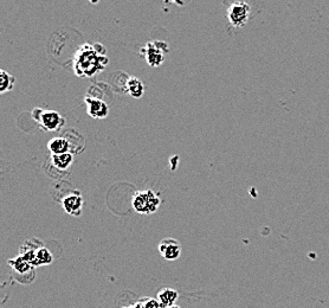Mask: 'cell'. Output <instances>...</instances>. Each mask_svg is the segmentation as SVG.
<instances>
[{
    "label": "cell",
    "instance_id": "6da1fadb",
    "mask_svg": "<svg viewBox=\"0 0 329 308\" xmlns=\"http://www.w3.org/2000/svg\"><path fill=\"white\" fill-rule=\"evenodd\" d=\"M105 48L101 44H83L74 56V71L78 77H92L107 67Z\"/></svg>",
    "mask_w": 329,
    "mask_h": 308
},
{
    "label": "cell",
    "instance_id": "7a4b0ae2",
    "mask_svg": "<svg viewBox=\"0 0 329 308\" xmlns=\"http://www.w3.org/2000/svg\"><path fill=\"white\" fill-rule=\"evenodd\" d=\"M161 204L160 195L154 192L153 190L147 189L141 190V191L135 192L131 199V205L133 209L141 215H152L158 210Z\"/></svg>",
    "mask_w": 329,
    "mask_h": 308
},
{
    "label": "cell",
    "instance_id": "3957f363",
    "mask_svg": "<svg viewBox=\"0 0 329 308\" xmlns=\"http://www.w3.org/2000/svg\"><path fill=\"white\" fill-rule=\"evenodd\" d=\"M31 115L38 126L45 132H59L65 125V119L56 110L35 108Z\"/></svg>",
    "mask_w": 329,
    "mask_h": 308
},
{
    "label": "cell",
    "instance_id": "277c9868",
    "mask_svg": "<svg viewBox=\"0 0 329 308\" xmlns=\"http://www.w3.org/2000/svg\"><path fill=\"white\" fill-rule=\"evenodd\" d=\"M167 52H169V47L166 42L153 40L148 42V43L141 49L140 54L146 59L148 66L158 68L164 63L165 56Z\"/></svg>",
    "mask_w": 329,
    "mask_h": 308
},
{
    "label": "cell",
    "instance_id": "5b68a950",
    "mask_svg": "<svg viewBox=\"0 0 329 308\" xmlns=\"http://www.w3.org/2000/svg\"><path fill=\"white\" fill-rule=\"evenodd\" d=\"M251 7L245 2H234L228 7L226 16L233 28L239 29L247 25V23L250 18Z\"/></svg>",
    "mask_w": 329,
    "mask_h": 308
},
{
    "label": "cell",
    "instance_id": "8992f818",
    "mask_svg": "<svg viewBox=\"0 0 329 308\" xmlns=\"http://www.w3.org/2000/svg\"><path fill=\"white\" fill-rule=\"evenodd\" d=\"M84 102L86 105V112H88L89 116L93 117V119H105L109 114V106L107 102L98 97L94 96H88L84 97Z\"/></svg>",
    "mask_w": 329,
    "mask_h": 308
},
{
    "label": "cell",
    "instance_id": "52a82bcc",
    "mask_svg": "<svg viewBox=\"0 0 329 308\" xmlns=\"http://www.w3.org/2000/svg\"><path fill=\"white\" fill-rule=\"evenodd\" d=\"M62 205L64 211H65L68 215L77 217V216L82 214L84 199H83L81 192L75 190V191L69 193L67 197H64L62 199Z\"/></svg>",
    "mask_w": 329,
    "mask_h": 308
},
{
    "label": "cell",
    "instance_id": "ba28073f",
    "mask_svg": "<svg viewBox=\"0 0 329 308\" xmlns=\"http://www.w3.org/2000/svg\"><path fill=\"white\" fill-rule=\"evenodd\" d=\"M159 253L165 260L174 261L180 257L181 245L174 238H165L159 244Z\"/></svg>",
    "mask_w": 329,
    "mask_h": 308
},
{
    "label": "cell",
    "instance_id": "9c48e42d",
    "mask_svg": "<svg viewBox=\"0 0 329 308\" xmlns=\"http://www.w3.org/2000/svg\"><path fill=\"white\" fill-rule=\"evenodd\" d=\"M9 264L11 265V268H12V271L16 273V275H19V277L17 279L18 281L21 280V276L29 277V274L30 275H35L36 267H33L31 263H29L28 261L24 260L20 255H18L17 257L9 260Z\"/></svg>",
    "mask_w": 329,
    "mask_h": 308
},
{
    "label": "cell",
    "instance_id": "30bf717a",
    "mask_svg": "<svg viewBox=\"0 0 329 308\" xmlns=\"http://www.w3.org/2000/svg\"><path fill=\"white\" fill-rule=\"evenodd\" d=\"M48 150L50 151L51 155L54 154H64L69 153L71 151L70 141L63 136H57V138L51 139L48 143Z\"/></svg>",
    "mask_w": 329,
    "mask_h": 308
},
{
    "label": "cell",
    "instance_id": "8fae6325",
    "mask_svg": "<svg viewBox=\"0 0 329 308\" xmlns=\"http://www.w3.org/2000/svg\"><path fill=\"white\" fill-rule=\"evenodd\" d=\"M178 299H179V293L176 290H172V288H164V290L158 292V301L165 308L174 306Z\"/></svg>",
    "mask_w": 329,
    "mask_h": 308
},
{
    "label": "cell",
    "instance_id": "7c38bea8",
    "mask_svg": "<svg viewBox=\"0 0 329 308\" xmlns=\"http://www.w3.org/2000/svg\"><path fill=\"white\" fill-rule=\"evenodd\" d=\"M126 91L131 97L140 98L143 96V93H145V86L138 77L130 76L126 82Z\"/></svg>",
    "mask_w": 329,
    "mask_h": 308
},
{
    "label": "cell",
    "instance_id": "4fadbf2b",
    "mask_svg": "<svg viewBox=\"0 0 329 308\" xmlns=\"http://www.w3.org/2000/svg\"><path fill=\"white\" fill-rule=\"evenodd\" d=\"M51 162L56 169L65 171L71 166V163L74 162V155L73 153H64V154H54L51 155Z\"/></svg>",
    "mask_w": 329,
    "mask_h": 308
},
{
    "label": "cell",
    "instance_id": "5bb4252c",
    "mask_svg": "<svg viewBox=\"0 0 329 308\" xmlns=\"http://www.w3.org/2000/svg\"><path fill=\"white\" fill-rule=\"evenodd\" d=\"M54 261V256L50 250L45 248V245L40 247L38 250L36 252V261H35V267H41V265H48L52 263Z\"/></svg>",
    "mask_w": 329,
    "mask_h": 308
},
{
    "label": "cell",
    "instance_id": "9a60e30c",
    "mask_svg": "<svg viewBox=\"0 0 329 308\" xmlns=\"http://www.w3.org/2000/svg\"><path fill=\"white\" fill-rule=\"evenodd\" d=\"M16 79L5 70H0V93H6L13 89Z\"/></svg>",
    "mask_w": 329,
    "mask_h": 308
},
{
    "label": "cell",
    "instance_id": "2e32d148",
    "mask_svg": "<svg viewBox=\"0 0 329 308\" xmlns=\"http://www.w3.org/2000/svg\"><path fill=\"white\" fill-rule=\"evenodd\" d=\"M143 308H161L160 302L158 301V299H152V298H143L139 301Z\"/></svg>",
    "mask_w": 329,
    "mask_h": 308
},
{
    "label": "cell",
    "instance_id": "e0dca14e",
    "mask_svg": "<svg viewBox=\"0 0 329 308\" xmlns=\"http://www.w3.org/2000/svg\"><path fill=\"white\" fill-rule=\"evenodd\" d=\"M131 307H133V308H143V306L140 302L134 303V305H131Z\"/></svg>",
    "mask_w": 329,
    "mask_h": 308
},
{
    "label": "cell",
    "instance_id": "ac0fdd59",
    "mask_svg": "<svg viewBox=\"0 0 329 308\" xmlns=\"http://www.w3.org/2000/svg\"><path fill=\"white\" fill-rule=\"evenodd\" d=\"M169 308H180L179 306H177V305H174V306H172V307H169Z\"/></svg>",
    "mask_w": 329,
    "mask_h": 308
},
{
    "label": "cell",
    "instance_id": "d6986e66",
    "mask_svg": "<svg viewBox=\"0 0 329 308\" xmlns=\"http://www.w3.org/2000/svg\"><path fill=\"white\" fill-rule=\"evenodd\" d=\"M123 308H133L131 306H126V307H123Z\"/></svg>",
    "mask_w": 329,
    "mask_h": 308
}]
</instances>
